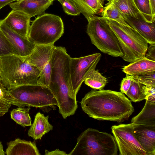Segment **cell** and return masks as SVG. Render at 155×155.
Wrapping results in <instances>:
<instances>
[{
	"label": "cell",
	"mask_w": 155,
	"mask_h": 155,
	"mask_svg": "<svg viewBox=\"0 0 155 155\" xmlns=\"http://www.w3.org/2000/svg\"><path fill=\"white\" fill-rule=\"evenodd\" d=\"M81 104L89 117L100 120L122 122L134 111L131 101L124 93L109 90H92L82 98Z\"/></svg>",
	"instance_id": "cell-1"
},
{
	"label": "cell",
	"mask_w": 155,
	"mask_h": 155,
	"mask_svg": "<svg viewBox=\"0 0 155 155\" xmlns=\"http://www.w3.org/2000/svg\"><path fill=\"white\" fill-rule=\"evenodd\" d=\"M71 58L64 47L54 46L51 58L50 80L48 87L55 97L59 113L64 119L74 114L78 106L71 87Z\"/></svg>",
	"instance_id": "cell-2"
},
{
	"label": "cell",
	"mask_w": 155,
	"mask_h": 155,
	"mask_svg": "<svg viewBox=\"0 0 155 155\" xmlns=\"http://www.w3.org/2000/svg\"><path fill=\"white\" fill-rule=\"evenodd\" d=\"M0 76L8 90L25 85L38 84L40 72L26 57L15 54L0 56Z\"/></svg>",
	"instance_id": "cell-3"
},
{
	"label": "cell",
	"mask_w": 155,
	"mask_h": 155,
	"mask_svg": "<svg viewBox=\"0 0 155 155\" xmlns=\"http://www.w3.org/2000/svg\"><path fill=\"white\" fill-rule=\"evenodd\" d=\"M8 91L11 104L18 107H34L47 112L49 107L55 109V106H58L50 90L44 85H23Z\"/></svg>",
	"instance_id": "cell-4"
},
{
	"label": "cell",
	"mask_w": 155,
	"mask_h": 155,
	"mask_svg": "<svg viewBox=\"0 0 155 155\" xmlns=\"http://www.w3.org/2000/svg\"><path fill=\"white\" fill-rule=\"evenodd\" d=\"M118 148L110 134L88 128L77 139V143L68 155H117Z\"/></svg>",
	"instance_id": "cell-5"
},
{
	"label": "cell",
	"mask_w": 155,
	"mask_h": 155,
	"mask_svg": "<svg viewBox=\"0 0 155 155\" xmlns=\"http://www.w3.org/2000/svg\"><path fill=\"white\" fill-rule=\"evenodd\" d=\"M105 19L117 38L124 60L132 63L145 56L148 43L136 30L111 19Z\"/></svg>",
	"instance_id": "cell-6"
},
{
	"label": "cell",
	"mask_w": 155,
	"mask_h": 155,
	"mask_svg": "<svg viewBox=\"0 0 155 155\" xmlns=\"http://www.w3.org/2000/svg\"><path fill=\"white\" fill-rule=\"evenodd\" d=\"M87 20L86 32L91 43L104 53L122 57L123 53L117 38L105 18L95 15Z\"/></svg>",
	"instance_id": "cell-7"
},
{
	"label": "cell",
	"mask_w": 155,
	"mask_h": 155,
	"mask_svg": "<svg viewBox=\"0 0 155 155\" xmlns=\"http://www.w3.org/2000/svg\"><path fill=\"white\" fill-rule=\"evenodd\" d=\"M64 32V24L60 17L53 14L44 13L32 21L28 38L36 45H54Z\"/></svg>",
	"instance_id": "cell-8"
},
{
	"label": "cell",
	"mask_w": 155,
	"mask_h": 155,
	"mask_svg": "<svg viewBox=\"0 0 155 155\" xmlns=\"http://www.w3.org/2000/svg\"><path fill=\"white\" fill-rule=\"evenodd\" d=\"M137 124L114 125L111 128L120 155H147L133 133Z\"/></svg>",
	"instance_id": "cell-9"
},
{
	"label": "cell",
	"mask_w": 155,
	"mask_h": 155,
	"mask_svg": "<svg viewBox=\"0 0 155 155\" xmlns=\"http://www.w3.org/2000/svg\"><path fill=\"white\" fill-rule=\"evenodd\" d=\"M101 55L96 53L78 58H71L70 63L71 87L74 96L77 94L89 73L95 70Z\"/></svg>",
	"instance_id": "cell-10"
},
{
	"label": "cell",
	"mask_w": 155,
	"mask_h": 155,
	"mask_svg": "<svg viewBox=\"0 0 155 155\" xmlns=\"http://www.w3.org/2000/svg\"><path fill=\"white\" fill-rule=\"evenodd\" d=\"M54 45H36L31 54L26 57L28 61L36 67L40 74L38 84L48 87L50 80L51 58Z\"/></svg>",
	"instance_id": "cell-11"
},
{
	"label": "cell",
	"mask_w": 155,
	"mask_h": 155,
	"mask_svg": "<svg viewBox=\"0 0 155 155\" xmlns=\"http://www.w3.org/2000/svg\"><path fill=\"white\" fill-rule=\"evenodd\" d=\"M0 29L12 45L16 54L27 57L32 53L36 45L28 38L24 37L12 30L5 23L4 19L0 20Z\"/></svg>",
	"instance_id": "cell-12"
},
{
	"label": "cell",
	"mask_w": 155,
	"mask_h": 155,
	"mask_svg": "<svg viewBox=\"0 0 155 155\" xmlns=\"http://www.w3.org/2000/svg\"><path fill=\"white\" fill-rule=\"evenodd\" d=\"M55 0H20L9 4L13 10L21 12L31 18L41 15Z\"/></svg>",
	"instance_id": "cell-13"
},
{
	"label": "cell",
	"mask_w": 155,
	"mask_h": 155,
	"mask_svg": "<svg viewBox=\"0 0 155 155\" xmlns=\"http://www.w3.org/2000/svg\"><path fill=\"white\" fill-rule=\"evenodd\" d=\"M133 133L147 155H155V125L137 124Z\"/></svg>",
	"instance_id": "cell-14"
},
{
	"label": "cell",
	"mask_w": 155,
	"mask_h": 155,
	"mask_svg": "<svg viewBox=\"0 0 155 155\" xmlns=\"http://www.w3.org/2000/svg\"><path fill=\"white\" fill-rule=\"evenodd\" d=\"M31 18L21 12L12 9L4 20L5 23L13 31L28 38Z\"/></svg>",
	"instance_id": "cell-15"
},
{
	"label": "cell",
	"mask_w": 155,
	"mask_h": 155,
	"mask_svg": "<svg viewBox=\"0 0 155 155\" xmlns=\"http://www.w3.org/2000/svg\"><path fill=\"white\" fill-rule=\"evenodd\" d=\"M125 21L136 30L149 44H155V24L124 15Z\"/></svg>",
	"instance_id": "cell-16"
},
{
	"label": "cell",
	"mask_w": 155,
	"mask_h": 155,
	"mask_svg": "<svg viewBox=\"0 0 155 155\" xmlns=\"http://www.w3.org/2000/svg\"><path fill=\"white\" fill-rule=\"evenodd\" d=\"M7 155H40L35 142L18 138L7 143Z\"/></svg>",
	"instance_id": "cell-17"
},
{
	"label": "cell",
	"mask_w": 155,
	"mask_h": 155,
	"mask_svg": "<svg viewBox=\"0 0 155 155\" xmlns=\"http://www.w3.org/2000/svg\"><path fill=\"white\" fill-rule=\"evenodd\" d=\"M48 118V116H45L40 112L37 113L28 131V136L34 140H40L44 135L52 130L53 127L49 123Z\"/></svg>",
	"instance_id": "cell-18"
},
{
	"label": "cell",
	"mask_w": 155,
	"mask_h": 155,
	"mask_svg": "<svg viewBox=\"0 0 155 155\" xmlns=\"http://www.w3.org/2000/svg\"><path fill=\"white\" fill-rule=\"evenodd\" d=\"M122 71L127 75L131 76L155 71V61L145 57L124 66Z\"/></svg>",
	"instance_id": "cell-19"
},
{
	"label": "cell",
	"mask_w": 155,
	"mask_h": 155,
	"mask_svg": "<svg viewBox=\"0 0 155 155\" xmlns=\"http://www.w3.org/2000/svg\"><path fill=\"white\" fill-rule=\"evenodd\" d=\"M81 13L87 20L101 14L104 6L99 0H72Z\"/></svg>",
	"instance_id": "cell-20"
},
{
	"label": "cell",
	"mask_w": 155,
	"mask_h": 155,
	"mask_svg": "<svg viewBox=\"0 0 155 155\" xmlns=\"http://www.w3.org/2000/svg\"><path fill=\"white\" fill-rule=\"evenodd\" d=\"M131 122L138 124L155 125V103L146 100L142 110L132 119Z\"/></svg>",
	"instance_id": "cell-21"
},
{
	"label": "cell",
	"mask_w": 155,
	"mask_h": 155,
	"mask_svg": "<svg viewBox=\"0 0 155 155\" xmlns=\"http://www.w3.org/2000/svg\"><path fill=\"white\" fill-rule=\"evenodd\" d=\"M110 1L124 15L145 20L136 7L133 0H111Z\"/></svg>",
	"instance_id": "cell-22"
},
{
	"label": "cell",
	"mask_w": 155,
	"mask_h": 155,
	"mask_svg": "<svg viewBox=\"0 0 155 155\" xmlns=\"http://www.w3.org/2000/svg\"><path fill=\"white\" fill-rule=\"evenodd\" d=\"M102 17L114 20L127 26H130L125 21L124 15L111 2H109L104 7L101 14Z\"/></svg>",
	"instance_id": "cell-23"
},
{
	"label": "cell",
	"mask_w": 155,
	"mask_h": 155,
	"mask_svg": "<svg viewBox=\"0 0 155 155\" xmlns=\"http://www.w3.org/2000/svg\"><path fill=\"white\" fill-rule=\"evenodd\" d=\"M85 84L95 90H102L108 83L107 78L97 70H94L84 81Z\"/></svg>",
	"instance_id": "cell-24"
},
{
	"label": "cell",
	"mask_w": 155,
	"mask_h": 155,
	"mask_svg": "<svg viewBox=\"0 0 155 155\" xmlns=\"http://www.w3.org/2000/svg\"><path fill=\"white\" fill-rule=\"evenodd\" d=\"M30 107L23 108L21 107L13 109L11 112V118L18 124L24 127L31 126V119L29 112Z\"/></svg>",
	"instance_id": "cell-25"
},
{
	"label": "cell",
	"mask_w": 155,
	"mask_h": 155,
	"mask_svg": "<svg viewBox=\"0 0 155 155\" xmlns=\"http://www.w3.org/2000/svg\"><path fill=\"white\" fill-rule=\"evenodd\" d=\"M145 86L134 79L126 94L132 101L134 102L146 99Z\"/></svg>",
	"instance_id": "cell-26"
},
{
	"label": "cell",
	"mask_w": 155,
	"mask_h": 155,
	"mask_svg": "<svg viewBox=\"0 0 155 155\" xmlns=\"http://www.w3.org/2000/svg\"><path fill=\"white\" fill-rule=\"evenodd\" d=\"M137 8L147 22L155 21V17L152 14L150 0H133Z\"/></svg>",
	"instance_id": "cell-27"
},
{
	"label": "cell",
	"mask_w": 155,
	"mask_h": 155,
	"mask_svg": "<svg viewBox=\"0 0 155 155\" xmlns=\"http://www.w3.org/2000/svg\"><path fill=\"white\" fill-rule=\"evenodd\" d=\"M8 90L3 84L0 76V116L7 113L11 106Z\"/></svg>",
	"instance_id": "cell-28"
},
{
	"label": "cell",
	"mask_w": 155,
	"mask_h": 155,
	"mask_svg": "<svg viewBox=\"0 0 155 155\" xmlns=\"http://www.w3.org/2000/svg\"><path fill=\"white\" fill-rule=\"evenodd\" d=\"M15 54L12 45L0 29V56Z\"/></svg>",
	"instance_id": "cell-29"
},
{
	"label": "cell",
	"mask_w": 155,
	"mask_h": 155,
	"mask_svg": "<svg viewBox=\"0 0 155 155\" xmlns=\"http://www.w3.org/2000/svg\"><path fill=\"white\" fill-rule=\"evenodd\" d=\"M132 76L134 80L144 85L155 87V71Z\"/></svg>",
	"instance_id": "cell-30"
},
{
	"label": "cell",
	"mask_w": 155,
	"mask_h": 155,
	"mask_svg": "<svg viewBox=\"0 0 155 155\" xmlns=\"http://www.w3.org/2000/svg\"><path fill=\"white\" fill-rule=\"evenodd\" d=\"M62 5L64 11L67 14L71 15H79L81 12L72 0H57Z\"/></svg>",
	"instance_id": "cell-31"
},
{
	"label": "cell",
	"mask_w": 155,
	"mask_h": 155,
	"mask_svg": "<svg viewBox=\"0 0 155 155\" xmlns=\"http://www.w3.org/2000/svg\"><path fill=\"white\" fill-rule=\"evenodd\" d=\"M134 78L132 76L127 75L121 81L120 91L123 93L126 94Z\"/></svg>",
	"instance_id": "cell-32"
},
{
	"label": "cell",
	"mask_w": 155,
	"mask_h": 155,
	"mask_svg": "<svg viewBox=\"0 0 155 155\" xmlns=\"http://www.w3.org/2000/svg\"><path fill=\"white\" fill-rule=\"evenodd\" d=\"M147 51V53L146 54L145 57L149 60L155 61V44H150Z\"/></svg>",
	"instance_id": "cell-33"
},
{
	"label": "cell",
	"mask_w": 155,
	"mask_h": 155,
	"mask_svg": "<svg viewBox=\"0 0 155 155\" xmlns=\"http://www.w3.org/2000/svg\"><path fill=\"white\" fill-rule=\"evenodd\" d=\"M45 155H68L66 152L57 149L52 151H49L47 150H45Z\"/></svg>",
	"instance_id": "cell-34"
},
{
	"label": "cell",
	"mask_w": 155,
	"mask_h": 155,
	"mask_svg": "<svg viewBox=\"0 0 155 155\" xmlns=\"http://www.w3.org/2000/svg\"><path fill=\"white\" fill-rule=\"evenodd\" d=\"M145 93L146 96V98L149 96L155 94V87L145 85Z\"/></svg>",
	"instance_id": "cell-35"
},
{
	"label": "cell",
	"mask_w": 155,
	"mask_h": 155,
	"mask_svg": "<svg viewBox=\"0 0 155 155\" xmlns=\"http://www.w3.org/2000/svg\"><path fill=\"white\" fill-rule=\"evenodd\" d=\"M18 1V0H0V9L7 5Z\"/></svg>",
	"instance_id": "cell-36"
},
{
	"label": "cell",
	"mask_w": 155,
	"mask_h": 155,
	"mask_svg": "<svg viewBox=\"0 0 155 155\" xmlns=\"http://www.w3.org/2000/svg\"><path fill=\"white\" fill-rule=\"evenodd\" d=\"M150 2L153 15L155 17V0H150Z\"/></svg>",
	"instance_id": "cell-37"
},
{
	"label": "cell",
	"mask_w": 155,
	"mask_h": 155,
	"mask_svg": "<svg viewBox=\"0 0 155 155\" xmlns=\"http://www.w3.org/2000/svg\"><path fill=\"white\" fill-rule=\"evenodd\" d=\"M146 100L150 103H155V94L147 97Z\"/></svg>",
	"instance_id": "cell-38"
},
{
	"label": "cell",
	"mask_w": 155,
	"mask_h": 155,
	"mask_svg": "<svg viewBox=\"0 0 155 155\" xmlns=\"http://www.w3.org/2000/svg\"><path fill=\"white\" fill-rule=\"evenodd\" d=\"M5 154L3 149V147L1 142L0 141V155H5Z\"/></svg>",
	"instance_id": "cell-39"
},
{
	"label": "cell",
	"mask_w": 155,
	"mask_h": 155,
	"mask_svg": "<svg viewBox=\"0 0 155 155\" xmlns=\"http://www.w3.org/2000/svg\"><path fill=\"white\" fill-rule=\"evenodd\" d=\"M101 3L103 5L104 2V0H99Z\"/></svg>",
	"instance_id": "cell-40"
},
{
	"label": "cell",
	"mask_w": 155,
	"mask_h": 155,
	"mask_svg": "<svg viewBox=\"0 0 155 155\" xmlns=\"http://www.w3.org/2000/svg\"><path fill=\"white\" fill-rule=\"evenodd\" d=\"M1 67H0V74H1Z\"/></svg>",
	"instance_id": "cell-41"
},
{
	"label": "cell",
	"mask_w": 155,
	"mask_h": 155,
	"mask_svg": "<svg viewBox=\"0 0 155 155\" xmlns=\"http://www.w3.org/2000/svg\"><path fill=\"white\" fill-rule=\"evenodd\" d=\"M111 0H104V1H110Z\"/></svg>",
	"instance_id": "cell-42"
},
{
	"label": "cell",
	"mask_w": 155,
	"mask_h": 155,
	"mask_svg": "<svg viewBox=\"0 0 155 155\" xmlns=\"http://www.w3.org/2000/svg\"><path fill=\"white\" fill-rule=\"evenodd\" d=\"M19 0H18V1H19Z\"/></svg>",
	"instance_id": "cell-43"
}]
</instances>
